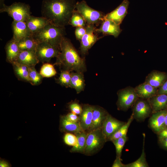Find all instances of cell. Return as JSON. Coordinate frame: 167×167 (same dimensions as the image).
I'll list each match as a JSON object with an SVG mask.
<instances>
[{
    "label": "cell",
    "mask_w": 167,
    "mask_h": 167,
    "mask_svg": "<svg viewBox=\"0 0 167 167\" xmlns=\"http://www.w3.org/2000/svg\"><path fill=\"white\" fill-rule=\"evenodd\" d=\"M71 73L66 70L62 71L58 78V83L61 85L66 87H70Z\"/></svg>",
    "instance_id": "obj_35"
},
{
    "label": "cell",
    "mask_w": 167,
    "mask_h": 167,
    "mask_svg": "<svg viewBox=\"0 0 167 167\" xmlns=\"http://www.w3.org/2000/svg\"><path fill=\"white\" fill-rule=\"evenodd\" d=\"M29 82L32 85H37L41 82L43 77L38 73L35 66L28 67Z\"/></svg>",
    "instance_id": "obj_32"
},
{
    "label": "cell",
    "mask_w": 167,
    "mask_h": 167,
    "mask_svg": "<svg viewBox=\"0 0 167 167\" xmlns=\"http://www.w3.org/2000/svg\"><path fill=\"white\" fill-rule=\"evenodd\" d=\"M157 94L167 95V79L158 89Z\"/></svg>",
    "instance_id": "obj_40"
},
{
    "label": "cell",
    "mask_w": 167,
    "mask_h": 167,
    "mask_svg": "<svg viewBox=\"0 0 167 167\" xmlns=\"http://www.w3.org/2000/svg\"><path fill=\"white\" fill-rule=\"evenodd\" d=\"M60 52V47L53 46L48 44L38 43L35 53L39 62H48L51 59L57 57Z\"/></svg>",
    "instance_id": "obj_10"
},
{
    "label": "cell",
    "mask_w": 167,
    "mask_h": 167,
    "mask_svg": "<svg viewBox=\"0 0 167 167\" xmlns=\"http://www.w3.org/2000/svg\"><path fill=\"white\" fill-rule=\"evenodd\" d=\"M126 122L117 119L109 113L101 129L107 141Z\"/></svg>",
    "instance_id": "obj_11"
},
{
    "label": "cell",
    "mask_w": 167,
    "mask_h": 167,
    "mask_svg": "<svg viewBox=\"0 0 167 167\" xmlns=\"http://www.w3.org/2000/svg\"><path fill=\"white\" fill-rule=\"evenodd\" d=\"M107 141L101 129L88 132L84 154L91 156L97 153L103 148Z\"/></svg>",
    "instance_id": "obj_4"
},
{
    "label": "cell",
    "mask_w": 167,
    "mask_h": 167,
    "mask_svg": "<svg viewBox=\"0 0 167 167\" xmlns=\"http://www.w3.org/2000/svg\"><path fill=\"white\" fill-rule=\"evenodd\" d=\"M5 50L6 61L11 64L16 62L20 51L18 42L12 37L7 43Z\"/></svg>",
    "instance_id": "obj_20"
},
{
    "label": "cell",
    "mask_w": 167,
    "mask_h": 167,
    "mask_svg": "<svg viewBox=\"0 0 167 167\" xmlns=\"http://www.w3.org/2000/svg\"><path fill=\"white\" fill-rule=\"evenodd\" d=\"M134 119V118L131 114L127 121L109 139L108 141L112 142L119 138L127 136L129 127Z\"/></svg>",
    "instance_id": "obj_29"
},
{
    "label": "cell",
    "mask_w": 167,
    "mask_h": 167,
    "mask_svg": "<svg viewBox=\"0 0 167 167\" xmlns=\"http://www.w3.org/2000/svg\"><path fill=\"white\" fill-rule=\"evenodd\" d=\"M16 62L28 67L35 66L39 62L35 53V51H20Z\"/></svg>",
    "instance_id": "obj_18"
},
{
    "label": "cell",
    "mask_w": 167,
    "mask_h": 167,
    "mask_svg": "<svg viewBox=\"0 0 167 167\" xmlns=\"http://www.w3.org/2000/svg\"><path fill=\"white\" fill-rule=\"evenodd\" d=\"M38 42L32 36L27 37L18 41L19 47L20 51H35Z\"/></svg>",
    "instance_id": "obj_27"
},
{
    "label": "cell",
    "mask_w": 167,
    "mask_h": 167,
    "mask_svg": "<svg viewBox=\"0 0 167 167\" xmlns=\"http://www.w3.org/2000/svg\"><path fill=\"white\" fill-rule=\"evenodd\" d=\"M0 12H6L15 21H26L31 14L29 4L16 2L10 6L4 5L0 9Z\"/></svg>",
    "instance_id": "obj_5"
},
{
    "label": "cell",
    "mask_w": 167,
    "mask_h": 167,
    "mask_svg": "<svg viewBox=\"0 0 167 167\" xmlns=\"http://www.w3.org/2000/svg\"><path fill=\"white\" fill-rule=\"evenodd\" d=\"M0 167H8L9 165L6 161H1L0 162Z\"/></svg>",
    "instance_id": "obj_44"
},
{
    "label": "cell",
    "mask_w": 167,
    "mask_h": 167,
    "mask_svg": "<svg viewBox=\"0 0 167 167\" xmlns=\"http://www.w3.org/2000/svg\"><path fill=\"white\" fill-rule=\"evenodd\" d=\"M167 79V73L155 70L147 76L144 82L158 88Z\"/></svg>",
    "instance_id": "obj_19"
},
{
    "label": "cell",
    "mask_w": 167,
    "mask_h": 167,
    "mask_svg": "<svg viewBox=\"0 0 167 167\" xmlns=\"http://www.w3.org/2000/svg\"><path fill=\"white\" fill-rule=\"evenodd\" d=\"M152 110V113L167 109V95L157 94L148 99Z\"/></svg>",
    "instance_id": "obj_22"
},
{
    "label": "cell",
    "mask_w": 167,
    "mask_h": 167,
    "mask_svg": "<svg viewBox=\"0 0 167 167\" xmlns=\"http://www.w3.org/2000/svg\"><path fill=\"white\" fill-rule=\"evenodd\" d=\"M60 127L62 131L71 132L74 134L83 131L79 122H74L68 119L66 116H62L60 118Z\"/></svg>",
    "instance_id": "obj_24"
},
{
    "label": "cell",
    "mask_w": 167,
    "mask_h": 167,
    "mask_svg": "<svg viewBox=\"0 0 167 167\" xmlns=\"http://www.w3.org/2000/svg\"><path fill=\"white\" fill-rule=\"evenodd\" d=\"M86 32V27H76L75 30V35L76 39L80 41Z\"/></svg>",
    "instance_id": "obj_37"
},
{
    "label": "cell",
    "mask_w": 167,
    "mask_h": 167,
    "mask_svg": "<svg viewBox=\"0 0 167 167\" xmlns=\"http://www.w3.org/2000/svg\"><path fill=\"white\" fill-rule=\"evenodd\" d=\"M93 106L84 105L82 107V111L79 115V123L82 130L86 132L91 129L92 120Z\"/></svg>",
    "instance_id": "obj_15"
},
{
    "label": "cell",
    "mask_w": 167,
    "mask_h": 167,
    "mask_svg": "<svg viewBox=\"0 0 167 167\" xmlns=\"http://www.w3.org/2000/svg\"><path fill=\"white\" fill-rule=\"evenodd\" d=\"M71 73L70 87L74 88L77 93L83 90L84 80L82 72H76Z\"/></svg>",
    "instance_id": "obj_26"
},
{
    "label": "cell",
    "mask_w": 167,
    "mask_h": 167,
    "mask_svg": "<svg viewBox=\"0 0 167 167\" xmlns=\"http://www.w3.org/2000/svg\"><path fill=\"white\" fill-rule=\"evenodd\" d=\"M26 22L32 35L49 24V21L42 16L38 17L31 15Z\"/></svg>",
    "instance_id": "obj_21"
},
{
    "label": "cell",
    "mask_w": 167,
    "mask_h": 167,
    "mask_svg": "<svg viewBox=\"0 0 167 167\" xmlns=\"http://www.w3.org/2000/svg\"><path fill=\"white\" fill-rule=\"evenodd\" d=\"M86 32L80 41V51L83 55L86 54L95 43L103 37H99L96 31L95 25L87 24Z\"/></svg>",
    "instance_id": "obj_8"
},
{
    "label": "cell",
    "mask_w": 167,
    "mask_h": 167,
    "mask_svg": "<svg viewBox=\"0 0 167 167\" xmlns=\"http://www.w3.org/2000/svg\"><path fill=\"white\" fill-rule=\"evenodd\" d=\"M64 141L67 145L74 146L76 144L77 139L75 134L67 133L64 136Z\"/></svg>",
    "instance_id": "obj_36"
},
{
    "label": "cell",
    "mask_w": 167,
    "mask_h": 167,
    "mask_svg": "<svg viewBox=\"0 0 167 167\" xmlns=\"http://www.w3.org/2000/svg\"><path fill=\"white\" fill-rule=\"evenodd\" d=\"M66 34L65 27L49 24L32 35L38 43H45L60 47V43Z\"/></svg>",
    "instance_id": "obj_3"
},
{
    "label": "cell",
    "mask_w": 167,
    "mask_h": 167,
    "mask_svg": "<svg viewBox=\"0 0 167 167\" xmlns=\"http://www.w3.org/2000/svg\"><path fill=\"white\" fill-rule=\"evenodd\" d=\"M158 139L167 137V127L164 128L157 134Z\"/></svg>",
    "instance_id": "obj_43"
},
{
    "label": "cell",
    "mask_w": 167,
    "mask_h": 167,
    "mask_svg": "<svg viewBox=\"0 0 167 167\" xmlns=\"http://www.w3.org/2000/svg\"><path fill=\"white\" fill-rule=\"evenodd\" d=\"M56 73L54 66L48 62L43 65L40 72L43 77H50L54 76Z\"/></svg>",
    "instance_id": "obj_33"
},
{
    "label": "cell",
    "mask_w": 167,
    "mask_h": 167,
    "mask_svg": "<svg viewBox=\"0 0 167 167\" xmlns=\"http://www.w3.org/2000/svg\"><path fill=\"white\" fill-rule=\"evenodd\" d=\"M167 110V109L153 113L149 119V127L157 134L165 128V117Z\"/></svg>",
    "instance_id": "obj_13"
},
{
    "label": "cell",
    "mask_w": 167,
    "mask_h": 167,
    "mask_svg": "<svg viewBox=\"0 0 167 167\" xmlns=\"http://www.w3.org/2000/svg\"><path fill=\"white\" fill-rule=\"evenodd\" d=\"M88 132L82 131L75 134L77 137V141L76 144L73 146L70 150L71 152L84 154Z\"/></svg>",
    "instance_id": "obj_25"
},
{
    "label": "cell",
    "mask_w": 167,
    "mask_h": 167,
    "mask_svg": "<svg viewBox=\"0 0 167 167\" xmlns=\"http://www.w3.org/2000/svg\"><path fill=\"white\" fill-rule=\"evenodd\" d=\"M118 100L117 102L119 110L126 111L132 107L139 98L135 88L129 86L119 90L117 93Z\"/></svg>",
    "instance_id": "obj_7"
},
{
    "label": "cell",
    "mask_w": 167,
    "mask_h": 167,
    "mask_svg": "<svg viewBox=\"0 0 167 167\" xmlns=\"http://www.w3.org/2000/svg\"><path fill=\"white\" fill-rule=\"evenodd\" d=\"M135 88L139 98L147 100L157 94L158 89L145 82L136 86Z\"/></svg>",
    "instance_id": "obj_23"
},
{
    "label": "cell",
    "mask_w": 167,
    "mask_h": 167,
    "mask_svg": "<svg viewBox=\"0 0 167 167\" xmlns=\"http://www.w3.org/2000/svg\"><path fill=\"white\" fill-rule=\"evenodd\" d=\"M112 167H126V165L123 164L121 161V157H116Z\"/></svg>",
    "instance_id": "obj_41"
},
{
    "label": "cell",
    "mask_w": 167,
    "mask_h": 167,
    "mask_svg": "<svg viewBox=\"0 0 167 167\" xmlns=\"http://www.w3.org/2000/svg\"><path fill=\"white\" fill-rule=\"evenodd\" d=\"M158 142L161 148L167 150V137L159 139Z\"/></svg>",
    "instance_id": "obj_42"
},
{
    "label": "cell",
    "mask_w": 167,
    "mask_h": 167,
    "mask_svg": "<svg viewBox=\"0 0 167 167\" xmlns=\"http://www.w3.org/2000/svg\"><path fill=\"white\" fill-rule=\"evenodd\" d=\"M12 64L14 72L19 79L29 82L28 67L16 62Z\"/></svg>",
    "instance_id": "obj_28"
},
{
    "label": "cell",
    "mask_w": 167,
    "mask_h": 167,
    "mask_svg": "<svg viewBox=\"0 0 167 167\" xmlns=\"http://www.w3.org/2000/svg\"><path fill=\"white\" fill-rule=\"evenodd\" d=\"M5 0H0V9L2 8L5 5L4 3Z\"/></svg>",
    "instance_id": "obj_46"
},
{
    "label": "cell",
    "mask_w": 167,
    "mask_h": 167,
    "mask_svg": "<svg viewBox=\"0 0 167 167\" xmlns=\"http://www.w3.org/2000/svg\"><path fill=\"white\" fill-rule=\"evenodd\" d=\"M60 52L55 64L63 69L83 72L86 70L84 60L81 58L68 38L64 37L60 45Z\"/></svg>",
    "instance_id": "obj_2"
},
{
    "label": "cell",
    "mask_w": 167,
    "mask_h": 167,
    "mask_svg": "<svg viewBox=\"0 0 167 167\" xmlns=\"http://www.w3.org/2000/svg\"><path fill=\"white\" fill-rule=\"evenodd\" d=\"M132 114L134 119L137 121L143 122L150 116L152 110L148 100L139 98L133 106Z\"/></svg>",
    "instance_id": "obj_9"
},
{
    "label": "cell",
    "mask_w": 167,
    "mask_h": 167,
    "mask_svg": "<svg viewBox=\"0 0 167 167\" xmlns=\"http://www.w3.org/2000/svg\"><path fill=\"white\" fill-rule=\"evenodd\" d=\"M13 37L18 42L25 38L32 36L26 21H15L12 23Z\"/></svg>",
    "instance_id": "obj_17"
},
{
    "label": "cell",
    "mask_w": 167,
    "mask_h": 167,
    "mask_svg": "<svg viewBox=\"0 0 167 167\" xmlns=\"http://www.w3.org/2000/svg\"><path fill=\"white\" fill-rule=\"evenodd\" d=\"M66 118L70 121L74 122H79V117L76 114L71 112L66 115Z\"/></svg>",
    "instance_id": "obj_39"
},
{
    "label": "cell",
    "mask_w": 167,
    "mask_h": 167,
    "mask_svg": "<svg viewBox=\"0 0 167 167\" xmlns=\"http://www.w3.org/2000/svg\"><path fill=\"white\" fill-rule=\"evenodd\" d=\"M129 3L128 0H124L114 10L105 15L104 19L111 20L120 25L127 14Z\"/></svg>",
    "instance_id": "obj_12"
},
{
    "label": "cell",
    "mask_w": 167,
    "mask_h": 167,
    "mask_svg": "<svg viewBox=\"0 0 167 167\" xmlns=\"http://www.w3.org/2000/svg\"><path fill=\"white\" fill-rule=\"evenodd\" d=\"M143 146L141 154L140 157L135 161L126 164V167H148V164L146 160V154L144 151V143L145 135L143 134Z\"/></svg>",
    "instance_id": "obj_30"
},
{
    "label": "cell",
    "mask_w": 167,
    "mask_h": 167,
    "mask_svg": "<svg viewBox=\"0 0 167 167\" xmlns=\"http://www.w3.org/2000/svg\"><path fill=\"white\" fill-rule=\"evenodd\" d=\"M109 114L103 108L98 106H93L92 122L90 131L101 129Z\"/></svg>",
    "instance_id": "obj_16"
},
{
    "label": "cell",
    "mask_w": 167,
    "mask_h": 167,
    "mask_svg": "<svg viewBox=\"0 0 167 167\" xmlns=\"http://www.w3.org/2000/svg\"><path fill=\"white\" fill-rule=\"evenodd\" d=\"M75 10L83 17L87 23L98 25L104 20L105 14L89 6L84 0L77 2Z\"/></svg>",
    "instance_id": "obj_6"
},
{
    "label": "cell",
    "mask_w": 167,
    "mask_h": 167,
    "mask_svg": "<svg viewBox=\"0 0 167 167\" xmlns=\"http://www.w3.org/2000/svg\"><path fill=\"white\" fill-rule=\"evenodd\" d=\"M69 108L72 112L79 115L83 110L82 107L78 103L73 102L70 104Z\"/></svg>",
    "instance_id": "obj_38"
},
{
    "label": "cell",
    "mask_w": 167,
    "mask_h": 167,
    "mask_svg": "<svg viewBox=\"0 0 167 167\" xmlns=\"http://www.w3.org/2000/svg\"><path fill=\"white\" fill-rule=\"evenodd\" d=\"M69 24L73 27H86L87 23L82 16L75 10L70 19Z\"/></svg>",
    "instance_id": "obj_31"
},
{
    "label": "cell",
    "mask_w": 167,
    "mask_h": 167,
    "mask_svg": "<svg viewBox=\"0 0 167 167\" xmlns=\"http://www.w3.org/2000/svg\"><path fill=\"white\" fill-rule=\"evenodd\" d=\"M167 127V110L165 117V128Z\"/></svg>",
    "instance_id": "obj_45"
},
{
    "label": "cell",
    "mask_w": 167,
    "mask_h": 167,
    "mask_svg": "<svg viewBox=\"0 0 167 167\" xmlns=\"http://www.w3.org/2000/svg\"><path fill=\"white\" fill-rule=\"evenodd\" d=\"M101 24L100 27L96 29L98 33H101L104 35H112L117 38L122 31L120 25L111 20L104 19Z\"/></svg>",
    "instance_id": "obj_14"
},
{
    "label": "cell",
    "mask_w": 167,
    "mask_h": 167,
    "mask_svg": "<svg viewBox=\"0 0 167 167\" xmlns=\"http://www.w3.org/2000/svg\"><path fill=\"white\" fill-rule=\"evenodd\" d=\"M128 139L126 136L119 138L112 141L115 146L116 154V157H121L124 146Z\"/></svg>",
    "instance_id": "obj_34"
},
{
    "label": "cell",
    "mask_w": 167,
    "mask_h": 167,
    "mask_svg": "<svg viewBox=\"0 0 167 167\" xmlns=\"http://www.w3.org/2000/svg\"><path fill=\"white\" fill-rule=\"evenodd\" d=\"M77 2L76 0H43L42 16L50 24L65 27L69 24Z\"/></svg>",
    "instance_id": "obj_1"
}]
</instances>
